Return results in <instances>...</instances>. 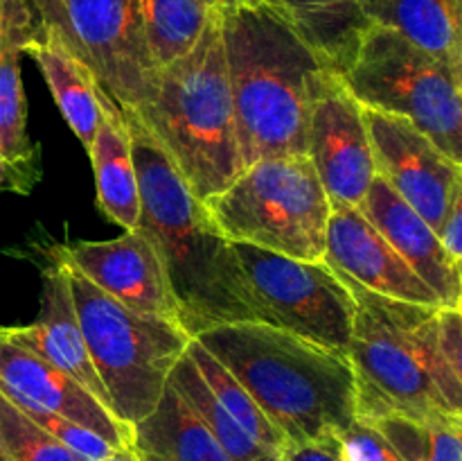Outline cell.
<instances>
[{
	"instance_id": "6da1fadb",
	"label": "cell",
	"mask_w": 462,
	"mask_h": 461,
	"mask_svg": "<svg viewBox=\"0 0 462 461\" xmlns=\"http://www.w3.org/2000/svg\"><path fill=\"white\" fill-rule=\"evenodd\" d=\"M120 111L138 174V230L161 258L179 324L189 337H199L215 325L260 321L233 242L221 233L206 202L189 190L134 111Z\"/></svg>"
},
{
	"instance_id": "7a4b0ae2",
	"label": "cell",
	"mask_w": 462,
	"mask_h": 461,
	"mask_svg": "<svg viewBox=\"0 0 462 461\" xmlns=\"http://www.w3.org/2000/svg\"><path fill=\"white\" fill-rule=\"evenodd\" d=\"M242 165L307 152L314 99L332 75L328 63L264 3L219 9Z\"/></svg>"
},
{
	"instance_id": "3957f363",
	"label": "cell",
	"mask_w": 462,
	"mask_h": 461,
	"mask_svg": "<svg viewBox=\"0 0 462 461\" xmlns=\"http://www.w3.org/2000/svg\"><path fill=\"white\" fill-rule=\"evenodd\" d=\"M194 339L251 393L284 443L328 441L356 419L355 371L341 353L264 321L215 325Z\"/></svg>"
},
{
	"instance_id": "277c9868",
	"label": "cell",
	"mask_w": 462,
	"mask_h": 461,
	"mask_svg": "<svg viewBox=\"0 0 462 461\" xmlns=\"http://www.w3.org/2000/svg\"><path fill=\"white\" fill-rule=\"evenodd\" d=\"M338 276L355 298L346 357L355 371L356 419L460 414L462 382L449 373L438 353L440 307L382 296Z\"/></svg>"
},
{
	"instance_id": "5b68a950",
	"label": "cell",
	"mask_w": 462,
	"mask_h": 461,
	"mask_svg": "<svg viewBox=\"0 0 462 461\" xmlns=\"http://www.w3.org/2000/svg\"><path fill=\"white\" fill-rule=\"evenodd\" d=\"M129 111L201 202L237 179L244 165L217 9L194 48L158 71L152 98Z\"/></svg>"
},
{
	"instance_id": "8992f818",
	"label": "cell",
	"mask_w": 462,
	"mask_h": 461,
	"mask_svg": "<svg viewBox=\"0 0 462 461\" xmlns=\"http://www.w3.org/2000/svg\"><path fill=\"white\" fill-rule=\"evenodd\" d=\"M63 267L77 321L108 396V407L120 423L131 428L161 400L171 369L192 337L176 321L129 310L68 262Z\"/></svg>"
},
{
	"instance_id": "52a82bcc",
	"label": "cell",
	"mask_w": 462,
	"mask_h": 461,
	"mask_svg": "<svg viewBox=\"0 0 462 461\" xmlns=\"http://www.w3.org/2000/svg\"><path fill=\"white\" fill-rule=\"evenodd\" d=\"M206 206L230 242L323 260L332 203L307 154L251 163Z\"/></svg>"
},
{
	"instance_id": "ba28073f",
	"label": "cell",
	"mask_w": 462,
	"mask_h": 461,
	"mask_svg": "<svg viewBox=\"0 0 462 461\" xmlns=\"http://www.w3.org/2000/svg\"><path fill=\"white\" fill-rule=\"evenodd\" d=\"M361 107L404 118L462 165V71L370 25L341 75Z\"/></svg>"
},
{
	"instance_id": "9c48e42d",
	"label": "cell",
	"mask_w": 462,
	"mask_h": 461,
	"mask_svg": "<svg viewBox=\"0 0 462 461\" xmlns=\"http://www.w3.org/2000/svg\"><path fill=\"white\" fill-rule=\"evenodd\" d=\"M260 321L346 355L355 298L323 260H298L269 249L233 242Z\"/></svg>"
},
{
	"instance_id": "30bf717a",
	"label": "cell",
	"mask_w": 462,
	"mask_h": 461,
	"mask_svg": "<svg viewBox=\"0 0 462 461\" xmlns=\"http://www.w3.org/2000/svg\"><path fill=\"white\" fill-rule=\"evenodd\" d=\"M34 7L41 25L88 66L116 107L138 108L152 98L158 68L140 0H34Z\"/></svg>"
},
{
	"instance_id": "8fae6325",
	"label": "cell",
	"mask_w": 462,
	"mask_h": 461,
	"mask_svg": "<svg viewBox=\"0 0 462 461\" xmlns=\"http://www.w3.org/2000/svg\"><path fill=\"white\" fill-rule=\"evenodd\" d=\"M361 116L377 174L438 233L462 193V165L404 118L368 107Z\"/></svg>"
},
{
	"instance_id": "7c38bea8",
	"label": "cell",
	"mask_w": 462,
	"mask_h": 461,
	"mask_svg": "<svg viewBox=\"0 0 462 461\" xmlns=\"http://www.w3.org/2000/svg\"><path fill=\"white\" fill-rule=\"evenodd\" d=\"M307 158L314 165L329 203L361 208L377 176L361 104L341 75L325 80L310 113Z\"/></svg>"
},
{
	"instance_id": "4fadbf2b",
	"label": "cell",
	"mask_w": 462,
	"mask_h": 461,
	"mask_svg": "<svg viewBox=\"0 0 462 461\" xmlns=\"http://www.w3.org/2000/svg\"><path fill=\"white\" fill-rule=\"evenodd\" d=\"M57 256L129 310L179 324L161 258L138 229L106 242L70 244Z\"/></svg>"
},
{
	"instance_id": "5bb4252c",
	"label": "cell",
	"mask_w": 462,
	"mask_h": 461,
	"mask_svg": "<svg viewBox=\"0 0 462 461\" xmlns=\"http://www.w3.org/2000/svg\"><path fill=\"white\" fill-rule=\"evenodd\" d=\"M323 262L382 296L442 307L436 292L411 269L359 208L332 203Z\"/></svg>"
},
{
	"instance_id": "9a60e30c",
	"label": "cell",
	"mask_w": 462,
	"mask_h": 461,
	"mask_svg": "<svg viewBox=\"0 0 462 461\" xmlns=\"http://www.w3.org/2000/svg\"><path fill=\"white\" fill-rule=\"evenodd\" d=\"M0 393L14 405L41 407L75 420L113 447L129 446L131 428L116 419L88 389L36 353L0 334Z\"/></svg>"
},
{
	"instance_id": "2e32d148",
	"label": "cell",
	"mask_w": 462,
	"mask_h": 461,
	"mask_svg": "<svg viewBox=\"0 0 462 461\" xmlns=\"http://www.w3.org/2000/svg\"><path fill=\"white\" fill-rule=\"evenodd\" d=\"M39 30L34 0H0V165L7 188L18 193H27L39 176L21 81V57Z\"/></svg>"
},
{
	"instance_id": "e0dca14e",
	"label": "cell",
	"mask_w": 462,
	"mask_h": 461,
	"mask_svg": "<svg viewBox=\"0 0 462 461\" xmlns=\"http://www.w3.org/2000/svg\"><path fill=\"white\" fill-rule=\"evenodd\" d=\"M359 211L409 262L411 269L436 292L442 307H460V265L447 256L440 238L427 220L418 215L379 174L370 183Z\"/></svg>"
},
{
	"instance_id": "ac0fdd59",
	"label": "cell",
	"mask_w": 462,
	"mask_h": 461,
	"mask_svg": "<svg viewBox=\"0 0 462 461\" xmlns=\"http://www.w3.org/2000/svg\"><path fill=\"white\" fill-rule=\"evenodd\" d=\"M0 334L9 342L36 353L50 364L61 369L84 389H88L108 411V396L104 384L90 362L79 321H77L75 303H72L70 283L63 262H54L43 271V294H41V315L32 325H0ZM113 414V411H111Z\"/></svg>"
},
{
	"instance_id": "d6986e66",
	"label": "cell",
	"mask_w": 462,
	"mask_h": 461,
	"mask_svg": "<svg viewBox=\"0 0 462 461\" xmlns=\"http://www.w3.org/2000/svg\"><path fill=\"white\" fill-rule=\"evenodd\" d=\"M126 447L138 461H233L170 380L156 407L131 425Z\"/></svg>"
},
{
	"instance_id": "ffe728a7",
	"label": "cell",
	"mask_w": 462,
	"mask_h": 461,
	"mask_svg": "<svg viewBox=\"0 0 462 461\" xmlns=\"http://www.w3.org/2000/svg\"><path fill=\"white\" fill-rule=\"evenodd\" d=\"M25 54H30L36 61L41 75L52 90L63 120L70 125V129L75 131V136L88 152L104 118V107L113 99L99 89L88 66L79 61L66 48V43L54 32L45 30L43 25H41L36 39L27 45Z\"/></svg>"
},
{
	"instance_id": "44dd1931",
	"label": "cell",
	"mask_w": 462,
	"mask_h": 461,
	"mask_svg": "<svg viewBox=\"0 0 462 461\" xmlns=\"http://www.w3.org/2000/svg\"><path fill=\"white\" fill-rule=\"evenodd\" d=\"M273 7L337 75L350 68L370 30L361 0H251Z\"/></svg>"
},
{
	"instance_id": "7402d4cb",
	"label": "cell",
	"mask_w": 462,
	"mask_h": 461,
	"mask_svg": "<svg viewBox=\"0 0 462 461\" xmlns=\"http://www.w3.org/2000/svg\"><path fill=\"white\" fill-rule=\"evenodd\" d=\"M88 154L93 161L95 188L102 212L120 229L135 230L140 221L138 174L125 116L113 102L104 107V118Z\"/></svg>"
},
{
	"instance_id": "603a6c76",
	"label": "cell",
	"mask_w": 462,
	"mask_h": 461,
	"mask_svg": "<svg viewBox=\"0 0 462 461\" xmlns=\"http://www.w3.org/2000/svg\"><path fill=\"white\" fill-rule=\"evenodd\" d=\"M370 25L386 27L462 71V0H361Z\"/></svg>"
},
{
	"instance_id": "cb8c5ba5",
	"label": "cell",
	"mask_w": 462,
	"mask_h": 461,
	"mask_svg": "<svg viewBox=\"0 0 462 461\" xmlns=\"http://www.w3.org/2000/svg\"><path fill=\"white\" fill-rule=\"evenodd\" d=\"M170 382L171 387H174L185 400H188V405L197 411L199 419L206 423V428L210 429V434L217 438V443L224 447V452L230 456V459L233 461H282V455L260 446L255 438L248 437V434L239 428L237 420H235L233 416L221 407V402L217 400L215 393L210 391L206 380L201 378V373H199L197 366H194L192 357L188 355V351L183 353V357H180V360L174 364V369H171Z\"/></svg>"
},
{
	"instance_id": "d4e9b609",
	"label": "cell",
	"mask_w": 462,
	"mask_h": 461,
	"mask_svg": "<svg viewBox=\"0 0 462 461\" xmlns=\"http://www.w3.org/2000/svg\"><path fill=\"white\" fill-rule=\"evenodd\" d=\"M212 12L206 0H140L144 36L161 71L194 48Z\"/></svg>"
},
{
	"instance_id": "484cf974",
	"label": "cell",
	"mask_w": 462,
	"mask_h": 461,
	"mask_svg": "<svg viewBox=\"0 0 462 461\" xmlns=\"http://www.w3.org/2000/svg\"><path fill=\"white\" fill-rule=\"evenodd\" d=\"M368 423L391 441L402 461H462V414H388Z\"/></svg>"
},
{
	"instance_id": "4316f807",
	"label": "cell",
	"mask_w": 462,
	"mask_h": 461,
	"mask_svg": "<svg viewBox=\"0 0 462 461\" xmlns=\"http://www.w3.org/2000/svg\"><path fill=\"white\" fill-rule=\"evenodd\" d=\"M188 355L192 357L194 366H197V371L201 373V378L206 380L210 391L215 393L217 400L221 402V407L237 420L239 428H242L248 437L255 438L260 446L282 455L284 446H287L282 434L271 425V420L266 419L264 411L257 407V402L253 400L251 393L235 380V375L230 373L212 353H208L194 337L188 346Z\"/></svg>"
},
{
	"instance_id": "83f0119b",
	"label": "cell",
	"mask_w": 462,
	"mask_h": 461,
	"mask_svg": "<svg viewBox=\"0 0 462 461\" xmlns=\"http://www.w3.org/2000/svg\"><path fill=\"white\" fill-rule=\"evenodd\" d=\"M0 450L7 461H84L0 393Z\"/></svg>"
},
{
	"instance_id": "f1b7e54d",
	"label": "cell",
	"mask_w": 462,
	"mask_h": 461,
	"mask_svg": "<svg viewBox=\"0 0 462 461\" xmlns=\"http://www.w3.org/2000/svg\"><path fill=\"white\" fill-rule=\"evenodd\" d=\"M16 407L27 416V419L34 420L43 432H48L50 437L57 438V441L61 443V446H66L70 452H75L79 459L99 461L116 450V447H113L111 443L104 441L102 437H97V434L90 432V429L81 428L75 420L66 419V416L41 409V407L34 405H27V402H21V405Z\"/></svg>"
},
{
	"instance_id": "f546056e",
	"label": "cell",
	"mask_w": 462,
	"mask_h": 461,
	"mask_svg": "<svg viewBox=\"0 0 462 461\" xmlns=\"http://www.w3.org/2000/svg\"><path fill=\"white\" fill-rule=\"evenodd\" d=\"M334 447L341 461H402L391 441L364 419H355L334 437Z\"/></svg>"
},
{
	"instance_id": "4dcf8cb0",
	"label": "cell",
	"mask_w": 462,
	"mask_h": 461,
	"mask_svg": "<svg viewBox=\"0 0 462 461\" xmlns=\"http://www.w3.org/2000/svg\"><path fill=\"white\" fill-rule=\"evenodd\" d=\"M438 353L449 373L462 382V312L460 307L438 310Z\"/></svg>"
},
{
	"instance_id": "1f68e13d",
	"label": "cell",
	"mask_w": 462,
	"mask_h": 461,
	"mask_svg": "<svg viewBox=\"0 0 462 461\" xmlns=\"http://www.w3.org/2000/svg\"><path fill=\"white\" fill-rule=\"evenodd\" d=\"M442 247H445L447 256L462 265V193L454 199L449 212H447L445 221H442L440 230H438Z\"/></svg>"
},
{
	"instance_id": "d6a6232c",
	"label": "cell",
	"mask_w": 462,
	"mask_h": 461,
	"mask_svg": "<svg viewBox=\"0 0 462 461\" xmlns=\"http://www.w3.org/2000/svg\"><path fill=\"white\" fill-rule=\"evenodd\" d=\"M282 461H341L334 447V438L310 443H287L282 450Z\"/></svg>"
},
{
	"instance_id": "836d02e7",
	"label": "cell",
	"mask_w": 462,
	"mask_h": 461,
	"mask_svg": "<svg viewBox=\"0 0 462 461\" xmlns=\"http://www.w3.org/2000/svg\"><path fill=\"white\" fill-rule=\"evenodd\" d=\"M99 461H138V459H135V455L129 450V447H117V450H113L111 455L104 456V459Z\"/></svg>"
},
{
	"instance_id": "e575fe53",
	"label": "cell",
	"mask_w": 462,
	"mask_h": 461,
	"mask_svg": "<svg viewBox=\"0 0 462 461\" xmlns=\"http://www.w3.org/2000/svg\"><path fill=\"white\" fill-rule=\"evenodd\" d=\"M206 3L210 5V9H217V12H219V9L230 7V5H237L239 0H206Z\"/></svg>"
},
{
	"instance_id": "d590c367",
	"label": "cell",
	"mask_w": 462,
	"mask_h": 461,
	"mask_svg": "<svg viewBox=\"0 0 462 461\" xmlns=\"http://www.w3.org/2000/svg\"><path fill=\"white\" fill-rule=\"evenodd\" d=\"M0 188H7V176H5L3 165H0Z\"/></svg>"
},
{
	"instance_id": "8d00e7d4",
	"label": "cell",
	"mask_w": 462,
	"mask_h": 461,
	"mask_svg": "<svg viewBox=\"0 0 462 461\" xmlns=\"http://www.w3.org/2000/svg\"><path fill=\"white\" fill-rule=\"evenodd\" d=\"M0 461H7V459H5V455H3V450H0Z\"/></svg>"
},
{
	"instance_id": "74e56055",
	"label": "cell",
	"mask_w": 462,
	"mask_h": 461,
	"mask_svg": "<svg viewBox=\"0 0 462 461\" xmlns=\"http://www.w3.org/2000/svg\"><path fill=\"white\" fill-rule=\"evenodd\" d=\"M239 3H251V0H239Z\"/></svg>"
}]
</instances>
